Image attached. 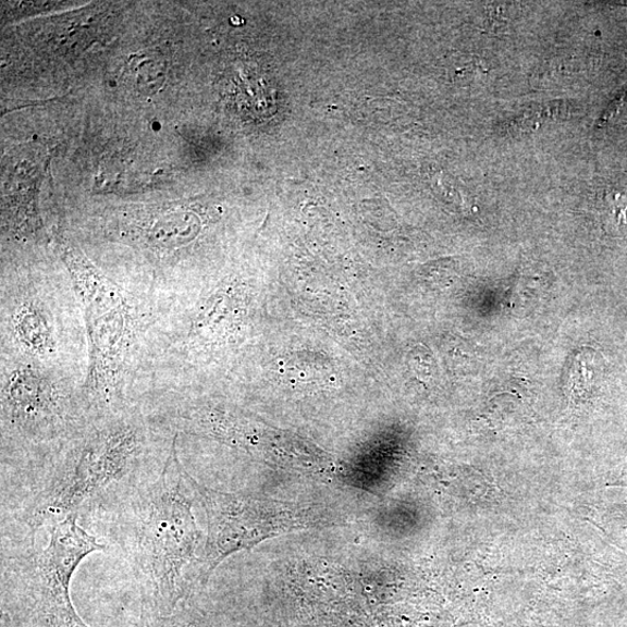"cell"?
I'll list each match as a JSON object with an SVG mask.
<instances>
[{
	"mask_svg": "<svg viewBox=\"0 0 627 627\" xmlns=\"http://www.w3.org/2000/svg\"><path fill=\"white\" fill-rule=\"evenodd\" d=\"M569 109L568 104L562 101L542 104V107L528 110L508 120L503 128L512 134L532 132L550 120L565 118Z\"/></svg>",
	"mask_w": 627,
	"mask_h": 627,
	"instance_id": "ba28073f",
	"label": "cell"
},
{
	"mask_svg": "<svg viewBox=\"0 0 627 627\" xmlns=\"http://www.w3.org/2000/svg\"><path fill=\"white\" fill-rule=\"evenodd\" d=\"M62 259L85 328L86 404L93 416L124 409L135 403L133 392L163 305L143 288L118 283L67 244L62 246Z\"/></svg>",
	"mask_w": 627,
	"mask_h": 627,
	"instance_id": "7a4b0ae2",
	"label": "cell"
},
{
	"mask_svg": "<svg viewBox=\"0 0 627 627\" xmlns=\"http://www.w3.org/2000/svg\"><path fill=\"white\" fill-rule=\"evenodd\" d=\"M608 204L613 208L615 222L620 229L627 226V205L622 199H616L615 196L608 200Z\"/></svg>",
	"mask_w": 627,
	"mask_h": 627,
	"instance_id": "8fae6325",
	"label": "cell"
},
{
	"mask_svg": "<svg viewBox=\"0 0 627 627\" xmlns=\"http://www.w3.org/2000/svg\"><path fill=\"white\" fill-rule=\"evenodd\" d=\"M179 439L173 435L159 474L133 488L118 529L147 608L156 616L176 612L188 588L186 570L199 560L196 480L181 462Z\"/></svg>",
	"mask_w": 627,
	"mask_h": 627,
	"instance_id": "3957f363",
	"label": "cell"
},
{
	"mask_svg": "<svg viewBox=\"0 0 627 627\" xmlns=\"http://www.w3.org/2000/svg\"><path fill=\"white\" fill-rule=\"evenodd\" d=\"M78 515L51 526L45 548L25 538L2 557V612L12 627H90L77 614L70 587L85 557L107 550L83 529Z\"/></svg>",
	"mask_w": 627,
	"mask_h": 627,
	"instance_id": "5b68a950",
	"label": "cell"
},
{
	"mask_svg": "<svg viewBox=\"0 0 627 627\" xmlns=\"http://www.w3.org/2000/svg\"><path fill=\"white\" fill-rule=\"evenodd\" d=\"M196 495L207 519V537L197 563L204 582L225 557L293 529L299 520L276 503L208 490L197 480Z\"/></svg>",
	"mask_w": 627,
	"mask_h": 627,
	"instance_id": "52a82bcc",
	"label": "cell"
},
{
	"mask_svg": "<svg viewBox=\"0 0 627 627\" xmlns=\"http://www.w3.org/2000/svg\"><path fill=\"white\" fill-rule=\"evenodd\" d=\"M627 103V85L623 87V90L616 96V98L608 103L607 109L601 115L598 127H605L610 120H613L622 110L624 104Z\"/></svg>",
	"mask_w": 627,
	"mask_h": 627,
	"instance_id": "30bf717a",
	"label": "cell"
},
{
	"mask_svg": "<svg viewBox=\"0 0 627 627\" xmlns=\"http://www.w3.org/2000/svg\"><path fill=\"white\" fill-rule=\"evenodd\" d=\"M32 272L2 276V355L81 379L84 383L82 311L72 283Z\"/></svg>",
	"mask_w": 627,
	"mask_h": 627,
	"instance_id": "8992f818",
	"label": "cell"
},
{
	"mask_svg": "<svg viewBox=\"0 0 627 627\" xmlns=\"http://www.w3.org/2000/svg\"><path fill=\"white\" fill-rule=\"evenodd\" d=\"M144 627H206L197 617L187 610L179 607L167 616L150 615L146 619Z\"/></svg>",
	"mask_w": 627,
	"mask_h": 627,
	"instance_id": "9c48e42d",
	"label": "cell"
},
{
	"mask_svg": "<svg viewBox=\"0 0 627 627\" xmlns=\"http://www.w3.org/2000/svg\"><path fill=\"white\" fill-rule=\"evenodd\" d=\"M137 401L112 413L96 415L41 462L22 470L24 496L17 518L26 537L79 515L85 505L116 487L133 490L135 479L156 455H167L173 440Z\"/></svg>",
	"mask_w": 627,
	"mask_h": 627,
	"instance_id": "6da1fadb",
	"label": "cell"
},
{
	"mask_svg": "<svg viewBox=\"0 0 627 627\" xmlns=\"http://www.w3.org/2000/svg\"><path fill=\"white\" fill-rule=\"evenodd\" d=\"M93 417L81 379L2 355V469L41 462Z\"/></svg>",
	"mask_w": 627,
	"mask_h": 627,
	"instance_id": "277c9868",
	"label": "cell"
}]
</instances>
